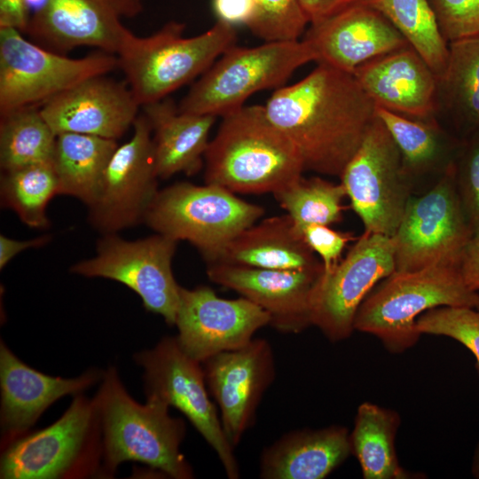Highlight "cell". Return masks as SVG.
<instances>
[{
    "label": "cell",
    "mask_w": 479,
    "mask_h": 479,
    "mask_svg": "<svg viewBox=\"0 0 479 479\" xmlns=\"http://www.w3.org/2000/svg\"><path fill=\"white\" fill-rule=\"evenodd\" d=\"M479 293L466 285L460 267L446 264L414 271H394L379 282L361 303L354 329L376 336L392 353L412 348L420 339L417 319L442 306L475 308Z\"/></svg>",
    "instance_id": "5b68a950"
},
{
    "label": "cell",
    "mask_w": 479,
    "mask_h": 479,
    "mask_svg": "<svg viewBox=\"0 0 479 479\" xmlns=\"http://www.w3.org/2000/svg\"><path fill=\"white\" fill-rule=\"evenodd\" d=\"M102 431L98 402L75 395L64 414L47 428L2 449V479L100 477Z\"/></svg>",
    "instance_id": "8992f818"
},
{
    "label": "cell",
    "mask_w": 479,
    "mask_h": 479,
    "mask_svg": "<svg viewBox=\"0 0 479 479\" xmlns=\"http://www.w3.org/2000/svg\"><path fill=\"white\" fill-rule=\"evenodd\" d=\"M102 431L100 477H113L126 461L145 464L174 479H191L193 471L180 452L185 422L169 415V406L146 399L135 401L121 381L117 369L104 371L95 395Z\"/></svg>",
    "instance_id": "3957f363"
},
{
    "label": "cell",
    "mask_w": 479,
    "mask_h": 479,
    "mask_svg": "<svg viewBox=\"0 0 479 479\" xmlns=\"http://www.w3.org/2000/svg\"><path fill=\"white\" fill-rule=\"evenodd\" d=\"M420 334L444 335L463 344L475 357L479 373V310L465 306H442L427 310L416 322Z\"/></svg>",
    "instance_id": "d590c367"
},
{
    "label": "cell",
    "mask_w": 479,
    "mask_h": 479,
    "mask_svg": "<svg viewBox=\"0 0 479 479\" xmlns=\"http://www.w3.org/2000/svg\"><path fill=\"white\" fill-rule=\"evenodd\" d=\"M27 21V0H0V27H13L24 34Z\"/></svg>",
    "instance_id": "7bdbcfd3"
},
{
    "label": "cell",
    "mask_w": 479,
    "mask_h": 479,
    "mask_svg": "<svg viewBox=\"0 0 479 479\" xmlns=\"http://www.w3.org/2000/svg\"><path fill=\"white\" fill-rule=\"evenodd\" d=\"M302 234L308 246L319 255L325 271L337 265L348 243L357 239L350 232H338L324 224H310Z\"/></svg>",
    "instance_id": "f35d334b"
},
{
    "label": "cell",
    "mask_w": 479,
    "mask_h": 479,
    "mask_svg": "<svg viewBox=\"0 0 479 479\" xmlns=\"http://www.w3.org/2000/svg\"><path fill=\"white\" fill-rule=\"evenodd\" d=\"M185 29V23L171 20L147 36L130 30L124 35L116 53L118 68L140 106L165 98L203 75L236 43L234 26L222 20L192 37L184 36Z\"/></svg>",
    "instance_id": "277c9868"
},
{
    "label": "cell",
    "mask_w": 479,
    "mask_h": 479,
    "mask_svg": "<svg viewBox=\"0 0 479 479\" xmlns=\"http://www.w3.org/2000/svg\"><path fill=\"white\" fill-rule=\"evenodd\" d=\"M264 108L299 151L305 170L339 177L376 116L352 74L319 63L297 82L276 89Z\"/></svg>",
    "instance_id": "6da1fadb"
},
{
    "label": "cell",
    "mask_w": 479,
    "mask_h": 479,
    "mask_svg": "<svg viewBox=\"0 0 479 479\" xmlns=\"http://www.w3.org/2000/svg\"><path fill=\"white\" fill-rule=\"evenodd\" d=\"M474 236L456 189L455 162L419 197L410 200L395 243V271L446 264L460 267Z\"/></svg>",
    "instance_id": "30bf717a"
},
{
    "label": "cell",
    "mask_w": 479,
    "mask_h": 479,
    "mask_svg": "<svg viewBox=\"0 0 479 479\" xmlns=\"http://www.w3.org/2000/svg\"><path fill=\"white\" fill-rule=\"evenodd\" d=\"M134 359L144 369L146 399L179 410L215 451L228 478L238 479L234 448L209 398L201 363L184 352L176 336L163 337L153 349L135 354Z\"/></svg>",
    "instance_id": "7c38bea8"
},
{
    "label": "cell",
    "mask_w": 479,
    "mask_h": 479,
    "mask_svg": "<svg viewBox=\"0 0 479 479\" xmlns=\"http://www.w3.org/2000/svg\"><path fill=\"white\" fill-rule=\"evenodd\" d=\"M287 215L254 224L224 246L208 263L271 270L323 267Z\"/></svg>",
    "instance_id": "d4e9b609"
},
{
    "label": "cell",
    "mask_w": 479,
    "mask_h": 479,
    "mask_svg": "<svg viewBox=\"0 0 479 479\" xmlns=\"http://www.w3.org/2000/svg\"><path fill=\"white\" fill-rule=\"evenodd\" d=\"M270 322V315L245 297L224 299L206 286L180 288L176 338L184 352L200 363L247 345Z\"/></svg>",
    "instance_id": "e0dca14e"
},
{
    "label": "cell",
    "mask_w": 479,
    "mask_h": 479,
    "mask_svg": "<svg viewBox=\"0 0 479 479\" xmlns=\"http://www.w3.org/2000/svg\"><path fill=\"white\" fill-rule=\"evenodd\" d=\"M104 371L89 369L75 378L44 374L22 362L0 342L1 449L28 433L43 412L59 398L78 395L102 380Z\"/></svg>",
    "instance_id": "7402d4cb"
},
{
    "label": "cell",
    "mask_w": 479,
    "mask_h": 479,
    "mask_svg": "<svg viewBox=\"0 0 479 479\" xmlns=\"http://www.w3.org/2000/svg\"><path fill=\"white\" fill-rule=\"evenodd\" d=\"M369 0H299L310 22L318 23L349 6L368 3Z\"/></svg>",
    "instance_id": "60d3db41"
},
{
    "label": "cell",
    "mask_w": 479,
    "mask_h": 479,
    "mask_svg": "<svg viewBox=\"0 0 479 479\" xmlns=\"http://www.w3.org/2000/svg\"><path fill=\"white\" fill-rule=\"evenodd\" d=\"M376 114L399 149L404 173L413 190L420 180L440 177L456 161L462 139L447 132L436 119L416 120L380 106Z\"/></svg>",
    "instance_id": "4316f807"
},
{
    "label": "cell",
    "mask_w": 479,
    "mask_h": 479,
    "mask_svg": "<svg viewBox=\"0 0 479 479\" xmlns=\"http://www.w3.org/2000/svg\"><path fill=\"white\" fill-rule=\"evenodd\" d=\"M444 39L479 35V0H429Z\"/></svg>",
    "instance_id": "74e56055"
},
{
    "label": "cell",
    "mask_w": 479,
    "mask_h": 479,
    "mask_svg": "<svg viewBox=\"0 0 479 479\" xmlns=\"http://www.w3.org/2000/svg\"><path fill=\"white\" fill-rule=\"evenodd\" d=\"M1 202L12 209L27 226H49L46 208L59 194V182L52 162H43L3 170L0 179Z\"/></svg>",
    "instance_id": "d6a6232c"
},
{
    "label": "cell",
    "mask_w": 479,
    "mask_h": 479,
    "mask_svg": "<svg viewBox=\"0 0 479 479\" xmlns=\"http://www.w3.org/2000/svg\"><path fill=\"white\" fill-rule=\"evenodd\" d=\"M323 271L271 270L225 263H208L207 274L216 284L232 289L265 310L270 326L297 334L312 326L310 298Z\"/></svg>",
    "instance_id": "d6986e66"
},
{
    "label": "cell",
    "mask_w": 479,
    "mask_h": 479,
    "mask_svg": "<svg viewBox=\"0 0 479 479\" xmlns=\"http://www.w3.org/2000/svg\"><path fill=\"white\" fill-rule=\"evenodd\" d=\"M20 30L0 27V114L42 106L79 82L118 68L115 54L100 50L82 58L48 50Z\"/></svg>",
    "instance_id": "9c48e42d"
},
{
    "label": "cell",
    "mask_w": 479,
    "mask_h": 479,
    "mask_svg": "<svg viewBox=\"0 0 479 479\" xmlns=\"http://www.w3.org/2000/svg\"><path fill=\"white\" fill-rule=\"evenodd\" d=\"M475 309L479 310V297H478V300H477V302H476V305H475Z\"/></svg>",
    "instance_id": "bcb514c9"
},
{
    "label": "cell",
    "mask_w": 479,
    "mask_h": 479,
    "mask_svg": "<svg viewBox=\"0 0 479 479\" xmlns=\"http://www.w3.org/2000/svg\"><path fill=\"white\" fill-rule=\"evenodd\" d=\"M273 195L300 234L310 224L329 226L339 223L342 219L343 200L347 197L342 183L302 176Z\"/></svg>",
    "instance_id": "836d02e7"
},
{
    "label": "cell",
    "mask_w": 479,
    "mask_h": 479,
    "mask_svg": "<svg viewBox=\"0 0 479 479\" xmlns=\"http://www.w3.org/2000/svg\"><path fill=\"white\" fill-rule=\"evenodd\" d=\"M460 271L467 287L479 291V233L467 246L460 263Z\"/></svg>",
    "instance_id": "b9f144b4"
},
{
    "label": "cell",
    "mask_w": 479,
    "mask_h": 479,
    "mask_svg": "<svg viewBox=\"0 0 479 479\" xmlns=\"http://www.w3.org/2000/svg\"><path fill=\"white\" fill-rule=\"evenodd\" d=\"M151 125L142 114L129 141L118 145L88 206L90 224L103 234L144 222L159 190Z\"/></svg>",
    "instance_id": "2e32d148"
},
{
    "label": "cell",
    "mask_w": 479,
    "mask_h": 479,
    "mask_svg": "<svg viewBox=\"0 0 479 479\" xmlns=\"http://www.w3.org/2000/svg\"><path fill=\"white\" fill-rule=\"evenodd\" d=\"M117 147L114 139L77 133L58 134L52 165L59 194L73 196L89 206Z\"/></svg>",
    "instance_id": "f1b7e54d"
},
{
    "label": "cell",
    "mask_w": 479,
    "mask_h": 479,
    "mask_svg": "<svg viewBox=\"0 0 479 479\" xmlns=\"http://www.w3.org/2000/svg\"><path fill=\"white\" fill-rule=\"evenodd\" d=\"M263 214L261 206L219 185L178 182L159 190L144 223L159 234L190 242L208 262Z\"/></svg>",
    "instance_id": "ba28073f"
},
{
    "label": "cell",
    "mask_w": 479,
    "mask_h": 479,
    "mask_svg": "<svg viewBox=\"0 0 479 479\" xmlns=\"http://www.w3.org/2000/svg\"><path fill=\"white\" fill-rule=\"evenodd\" d=\"M316 61L304 40L233 45L195 82L177 106L182 113L224 116L253 94L284 86L300 67Z\"/></svg>",
    "instance_id": "52a82bcc"
},
{
    "label": "cell",
    "mask_w": 479,
    "mask_h": 479,
    "mask_svg": "<svg viewBox=\"0 0 479 479\" xmlns=\"http://www.w3.org/2000/svg\"><path fill=\"white\" fill-rule=\"evenodd\" d=\"M201 365L224 434L235 448L254 425L261 399L275 379L272 349L267 340L253 339L240 349L217 353Z\"/></svg>",
    "instance_id": "ac0fdd59"
},
{
    "label": "cell",
    "mask_w": 479,
    "mask_h": 479,
    "mask_svg": "<svg viewBox=\"0 0 479 479\" xmlns=\"http://www.w3.org/2000/svg\"><path fill=\"white\" fill-rule=\"evenodd\" d=\"M57 134L40 107L30 106L1 115L0 166L9 170L52 162Z\"/></svg>",
    "instance_id": "1f68e13d"
},
{
    "label": "cell",
    "mask_w": 479,
    "mask_h": 479,
    "mask_svg": "<svg viewBox=\"0 0 479 479\" xmlns=\"http://www.w3.org/2000/svg\"><path fill=\"white\" fill-rule=\"evenodd\" d=\"M302 40L313 51L318 64L352 75L365 63L409 45L368 3L349 6L310 24Z\"/></svg>",
    "instance_id": "44dd1931"
},
{
    "label": "cell",
    "mask_w": 479,
    "mask_h": 479,
    "mask_svg": "<svg viewBox=\"0 0 479 479\" xmlns=\"http://www.w3.org/2000/svg\"><path fill=\"white\" fill-rule=\"evenodd\" d=\"M141 107L153 132V161L158 178L166 179L181 172L189 176L197 173L216 116L182 113L167 98Z\"/></svg>",
    "instance_id": "484cf974"
},
{
    "label": "cell",
    "mask_w": 479,
    "mask_h": 479,
    "mask_svg": "<svg viewBox=\"0 0 479 479\" xmlns=\"http://www.w3.org/2000/svg\"><path fill=\"white\" fill-rule=\"evenodd\" d=\"M51 237L43 235L31 240H18L0 235V269L2 270L15 255L23 250L45 245Z\"/></svg>",
    "instance_id": "ee69618b"
},
{
    "label": "cell",
    "mask_w": 479,
    "mask_h": 479,
    "mask_svg": "<svg viewBox=\"0 0 479 479\" xmlns=\"http://www.w3.org/2000/svg\"><path fill=\"white\" fill-rule=\"evenodd\" d=\"M455 182L459 199L476 235L479 233V130L462 138L455 161Z\"/></svg>",
    "instance_id": "8d00e7d4"
},
{
    "label": "cell",
    "mask_w": 479,
    "mask_h": 479,
    "mask_svg": "<svg viewBox=\"0 0 479 479\" xmlns=\"http://www.w3.org/2000/svg\"><path fill=\"white\" fill-rule=\"evenodd\" d=\"M137 102L126 81L106 75L88 78L40 106L53 131L121 137L138 116Z\"/></svg>",
    "instance_id": "ffe728a7"
},
{
    "label": "cell",
    "mask_w": 479,
    "mask_h": 479,
    "mask_svg": "<svg viewBox=\"0 0 479 479\" xmlns=\"http://www.w3.org/2000/svg\"><path fill=\"white\" fill-rule=\"evenodd\" d=\"M351 453L344 427L294 430L263 451L259 475L264 479H323Z\"/></svg>",
    "instance_id": "cb8c5ba5"
},
{
    "label": "cell",
    "mask_w": 479,
    "mask_h": 479,
    "mask_svg": "<svg viewBox=\"0 0 479 479\" xmlns=\"http://www.w3.org/2000/svg\"><path fill=\"white\" fill-rule=\"evenodd\" d=\"M309 23L299 0H257L247 27L264 42H286L300 40Z\"/></svg>",
    "instance_id": "e575fe53"
},
{
    "label": "cell",
    "mask_w": 479,
    "mask_h": 479,
    "mask_svg": "<svg viewBox=\"0 0 479 479\" xmlns=\"http://www.w3.org/2000/svg\"><path fill=\"white\" fill-rule=\"evenodd\" d=\"M26 31L35 43L66 54L79 47L117 53L130 30L123 19L137 16L144 0H27Z\"/></svg>",
    "instance_id": "9a60e30c"
},
{
    "label": "cell",
    "mask_w": 479,
    "mask_h": 479,
    "mask_svg": "<svg viewBox=\"0 0 479 479\" xmlns=\"http://www.w3.org/2000/svg\"><path fill=\"white\" fill-rule=\"evenodd\" d=\"M177 240L156 233L127 240L116 233L104 234L94 257L73 265V273L120 282L139 295L146 310L175 326L181 287L171 268Z\"/></svg>",
    "instance_id": "4fadbf2b"
},
{
    "label": "cell",
    "mask_w": 479,
    "mask_h": 479,
    "mask_svg": "<svg viewBox=\"0 0 479 479\" xmlns=\"http://www.w3.org/2000/svg\"><path fill=\"white\" fill-rule=\"evenodd\" d=\"M472 474L475 478H479V444L477 445L475 449L474 459H473Z\"/></svg>",
    "instance_id": "f6af8a7d"
},
{
    "label": "cell",
    "mask_w": 479,
    "mask_h": 479,
    "mask_svg": "<svg viewBox=\"0 0 479 479\" xmlns=\"http://www.w3.org/2000/svg\"><path fill=\"white\" fill-rule=\"evenodd\" d=\"M204 160L205 184L233 193L273 194L305 171L297 148L259 105L224 115Z\"/></svg>",
    "instance_id": "7a4b0ae2"
},
{
    "label": "cell",
    "mask_w": 479,
    "mask_h": 479,
    "mask_svg": "<svg viewBox=\"0 0 479 479\" xmlns=\"http://www.w3.org/2000/svg\"><path fill=\"white\" fill-rule=\"evenodd\" d=\"M213 9L218 20L247 26L256 12L257 0H213Z\"/></svg>",
    "instance_id": "ab89813d"
},
{
    "label": "cell",
    "mask_w": 479,
    "mask_h": 479,
    "mask_svg": "<svg viewBox=\"0 0 479 479\" xmlns=\"http://www.w3.org/2000/svg\"><path fill=\"white\" fill-rule=\"evenodd\" d=\"M340 178L365 232L393 237L414 190L399 149L377 114Z\"/></svg>",
    "instance_id": "8fae6325"
},
{
    "label": "cell",
    "mask_w": 479,
    "mask_h": 479,
    "mask_svg": "<svg viewBox=\"0 0 479 479\" xmlns=\"http://www.w3.org/2000/svg\"><path fill=\"white\" fill-rule=\"evenodd\" d=\"M430 67L437 79L446 68L449 43L429 0H369Z\"/></svg>",
    "instance_id": "4dcf8cb0"
},
{
    "label": "cell",
    "mask_w": 479,
    "mask_h": 479,
    "mask_svg": "<svg viewBox=\"0 0 479 479\" xmlns=\"http://www.w3.org/2000/svg\"><path fill=\"white\" fill-rule=\"evenodd\" d=\"M439 109L461 139L479 130V35L449 43L446 68L437 79Z\"/></svg>",
    "instance_id": "83f0119b"
},
{
    "label": "cell",
    "mask_w": 479,
    "mask_h": 479,
    "mask_svg": "<svg viewBox=\"0 0 479 479\" xmlns=\"http://www.w3.org/2000/svg\"><path fill=\"white\" fill-rule=\"evenodd\" d=\"M394 271L393 238L365 232L337 265L323 269L310 298L312 326L331 342L347 339L361 303Z\"/></svg>",
    "instance_id": "5bb4252c"
},
{
    "label": "cell",
    "mask_w": 479,
    "mask_h": 479,
    "mask_svg": "<svg viewBox=\"0 0 479 479\" xmlns=\"http://www.w3.org/2000/svg\"><path fill=\"white\" fill-rule=\"evenodd\" d=\"M398 425L399 417L393 411L369 402L358 406L349 438L365 479L410 478L399 466L395 450Z\"/></svg>",
    "instance_id": "f546056e"
},
{
    "label": "cell",
    "mask_w": 479,
    "mask_h": 479,
    "mask_svg": "<svg viewBox=\"0 0 479 479\" xmlns=\"http://www.w3.org/2000/svg\"><path fill=\"white\" fill-rule=\"evenodd\" d=\"M353 75L376 106L416 120L436 119L437 77L412 46L370 60Z\"/></svg>",
    "instance_id": "603a6c76"
}]
</instances>
